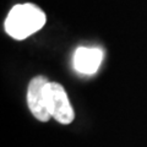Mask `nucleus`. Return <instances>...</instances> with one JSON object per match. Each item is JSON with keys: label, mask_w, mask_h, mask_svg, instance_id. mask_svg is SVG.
Listing matches in <instances>:
<instances>
[{"label": "nucleus", "mask_w": 147, "mask_h": 147, "mask_svg": "<svg viewBox=\"0 0 147 147\" xmlns=\"http://www.w3.org/2000/svg\"><path fill=\"white\" fill-rule=\"evenodd\" d=\"M45 13L33 4H20L13 6L5 20L6 33L22 40L39 31L44 26Z\"/></svg>", "instance_id": "obj_1"}, {"label": "nucleus", "mask_w": 147, "mask_h": 147, "mask_svg": "<svg viewBox=\"0 0 147 147\" xmlns=\"http://www.w3.org/2000/svg\"><path fill=\"white\" fill-rule=\"evenodd\" d=\"M103 60V52L99 48L80 47L74 54V67L80 74L92 75L97 72Z\"/></svg>", "instance_id": "obj_4"}, {"label": "nucleus", "mask_w": 147, "mask_h": 147, "mask_svg": "<svg viewBox=\"0 0 147 147\" xmlns=\"http://www.w3.org/2000/svg\"><path fill=\"white\" fill-rule=\"evenodd\" d=\"M45 99L50 118H54L60 124H70L75 113L67 98L65 88L57 82H48L45 87Z\"/></svg>", "instance_id": "obj_2"}, {"label": "nucleus", "mask_w": 147, "mask_h": 147, "mask_svg": "<svg viewBox=\"0 0 147 147\" xmlns=\"http://www.w3.org/2000/svg\"><path fill=\"white\" fill-rule=\"evenodd\" d=\"M48 80L44 76H37L32 79L28 90H27V103L32 115L39 121H48L50 119L47 99H45V87L48 85Z\"/></svg>", "instance_id": "obj_3"}]
</instances>
